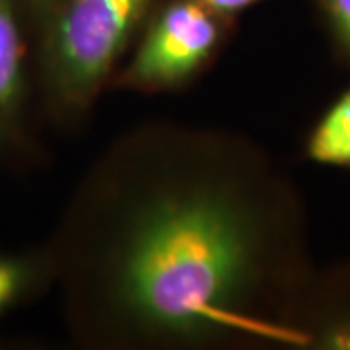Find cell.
Instances as JSON below:
<instances>
[{
	"label": "cell",
	"instance_id": "1",
	"mask_svg": "<svg viewBox=\"0 0 350 350\" xmlns=\"http://www.w3.org/2000/svg\"><path fill=\"white\" fill-rule=\"evenodd\" d=\"M257 214L214 183L172 187L129 216L111 265L113 298L133 325L172 338L245 327L261 269Z\"/></svg>",
	"mask_w": 350,
	"mask_h": 350
},
{
	"label": "cell",
	"instance_id": "2",
	"mask_svg": "<svg viewBox=\"0 0 350 350\" xmlns=\"http://www.w3.org/2000/svg\"><path fill=\"white\" fill-rule=\"evenodd\" d=\"M152 0H61L45 18L43 70L55 100L84 109L125 53Z\"/></svg>",
	"mask_w": 350,
	"mask_h": 350
},
{
	"label": "cell",
	"instance_id": "3",
	"mask_svg": "<svg viewBox=\"0 0 350 350\" xmlns=\"http://www.w3.org/2000/svg\"><path fill=\"white\" fill-rule=\"evenodd\" d=\"M218 38L213 10L199 0H175L152 22L123 78L133 86H175L206 61Z\"/></svg>",
	"mask_w": 350,
	"mask_h": 350
},
{
	"label": "cell",
	"instance_id": "4",
	"mask_svg": "<svg viewBox=\"0 0 350 350\" xmlns=\"http://www.w3.org/2000/svg\"><path fill=\"white\" fill-rule=\"evenodd\" d=\"M24 100V36L14 0H0V144L18 131Z\"/></svg>",
	"mask_w": 350,
	"mask_h": 350
},
{
	"label": "cell",
	"instance_id": "5",
	"mask_svg": "<svg viewBox=\"0 0 350 350\" xmlns=\"http://www.w3.org/2000/svg\"><path fill=\"white\" fill-rule=\"evenodd\" d=\"M308 154L319 163L350 165V88L315 126Z\"/></svg>",
	"mask_w": 350,
	"mask_h": 350
},
{
	"label": "cell",
	"instance_id": "6",
	"mask_svg": "<svg viewBox=\"0 0 350 350\" xmlns=\"http://www.w3.org/2000/svg\"><path fill=\"white\" fill-rule=\"evenodd\" d=\"M43 265L25 255H0V315L29 296L41 280Z\"/></svg>",
	"mask_w": 350,
	"mask_h": 350
},
{
	"label": "cell",
	"instance_id": "7",
	"mask_svg": "<svg viewBox=\"0 0 350 350\" xmlns=\"http://www.w3.org/2000/svg\"><path fill=\"white\" fill-rule=\"evenodd\" d=\"M319 347L323 349H350V319H338L335 323L327 325L317 338Z\"/></svg>",
	"mask_w": 350,
	"mask_h": 350
},
{
	"label": "cell",
	"instance_id": "8",
	"mask_svg": "<svg viewBox=\"0 0 350 350\" xmlns=\"http://www.w3.org/2000/svg\"><path fill=\"white\" fill-rule=\"evenodd\" d=\"M325 6L338 36L350 49V0H325Z\"/></svg>",
	"mask_w": 350,
	"mask_h": 350
},
{
	"label": "cell",
	"instance_id": "9",
	"mask_svg": "<svg viewBox=\"0 0 350 350\" xmlns=\"http://www.w3.org/2000/svg\"><path fill=\"white\" fill-rule=\"evenodd\" d=\"M208 10H213L216 16H226V14H236L243 8H250L253 4L261 0H199Z\"/></svg>",
	"mask_w": 350,
	"mask_h": 350
},
{
	"label": "cell",
	"instance_id": "10",
	"mask_svg": "<svg viewBox=\"0 0 350 350\" xmlns=\"http://www.w3.org/2000/svg\"><path fill=\"white\" fill-rule=\"evenodd\" d=\"M59 2H61V0H29V4H31L43 18H47V16L57 8Z\"/></svg>",
	"mask_w": 350,
	"mask_h": 350
}]
</instances>
